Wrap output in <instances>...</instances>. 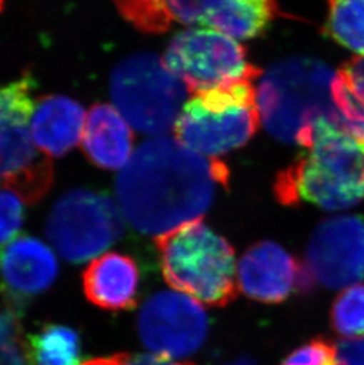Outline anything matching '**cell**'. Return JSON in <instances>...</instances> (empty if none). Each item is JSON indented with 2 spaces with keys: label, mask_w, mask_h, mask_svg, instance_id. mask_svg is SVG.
Wrapping results in <instances>:
<instances>
[{
  "label": "cell",
  "mask_w": 364,
  "mask_h": 365,
  "mask_svg": "<svg viewBox=\"0 0 364 365\" xmlns=\"http://www.w3.org/2000/svg\"><path fill=\"white\" fill-rule=\"evenodd\" d=\"M228 169L216 158L193 152L178 138L142 143L117 178V200L129 224L145 235H166L201 220Z\"/></svg>",
  "instance_id": "obj_1"
},
{
  "label": "cell",
  "mask_w": 364,
  "mask_h": 365,
  "mask_svg": "<svg viewBox=\"0 0 364 365\" xmlns=\"http://www.w3.org/2000/svg\"><path fill=\"white\" fill-rule=\"evenodd\" d=\"M305 152L279 173L275 197L285 206L310 203L347 210L364 199V152L358 142L325 118L313 124Z\"/></svg>",
  "instance_id": "obj_2"
},
{
  "label": "cell",
  "mask_w": 364,
  "mask_h": 365,
  "mask_svg": "<svg viewBox=\"0 0 364 365\" xmlns=\"http://www.w3.org/2000/svg\"><path fill=\"white\" fill-rule=\"evenodd\" d=\"M337 73L318 59L295 57L271 66L261 77L257 104L266 130L279 141L305 148L313 124L320 118L340 127L342 116L333 101Z\"/></svg>",
  "instance_id": "obj_3"
},
{
  "label": "cell",
  "mask_w": 364,
  "mask_h": 365,
  "mask_svg": "<svg viewBox=\"0 0 364 365\" xmlns=\"http://www.w3.org/2000/svg\"><path fill=\"white\" fill-rule=\"evenodd\" d=\"M162 274L173 289L208 307H226L237 297L236 253L203 220L155 237Z\"/></svg>",
  "instance_id": "obj_4"
},
{
  "label": "cell",
  "mask_w": 364,
  "mask_h": 365,
  "mask_svg": "<svg viewBox=\"0 0 364 365\" xmlns=\"http://www.w3.org/2000/svg\"><path fill=\"white\" fill-rule=\"evenodd\" d=\"M256 78L246 77L193 93L174 125L176 138L207 158L244 145L261 120Z\"/></svg>",
  "instance_id": "obj_5"
},
{
  "label": "cell",
  "mask_w": 364,
  "mask_h": 365,
  "mask_svg": "<svg viewBox=\"0 0 364 365\" xmlns=\"http://www.w3.org/2000/svg\"><path fill=\"white\" fill-rule=\"evenodd\" d=\"M35 89L30 71L0 86V190H10L29 205L43 199L54 182L51 159L32 138Z\"/></svg>",
  "instance_id": "obj_6"
},
{
  "label": "cell",
  "mask_w": 364,
  "mask_h": 365,
  "mask_svg": "<svg viewBox=\"0 0 364 365\" xmlns=\"http://www.w3.org/2000/svg\"><path fill=\"white\" fill-rule=\"evenodd\" d=\"M189 90L153 53L123 59L110 77L115 107L131 127L148 135H163L176 125Z\"/></svg>",
  "instance_id": "obj_7"
},
{
  "label": "cell",
  "mask_w": 364,
  "mask_h": 365,
  "mask_svg": "<svg viewBox=\"0 0 364 365\" xmlns=\"http://www.w3.org/2000/svg\"><path fill=\"white\" fill-rule=\"evenodd\" d=\"M123 226L109 197L81 188L63 194L54 205L45 233L66 262L82 264L115 244Z\"/></svg>",
  "instance_id": "obj_8"
},
{
  "label": "cell",
  "mask_w": 364,
  "mask_h": 365,
  "mask_svg": "<svg viewBox=\"0 0 364 365\" xmlns=\"http://www.w3.org/2000/svg\"><path fill=\"white\" fill-rule=\"evenodd\" d=\"M163 61L191 93L261 73L248 62L246 50L237 41L205 29L180 32L171 41Z\"/></svg>",
  "instance_id": "obj_9"
},
{
  "label": "cell",
  "mask_w": 364,
  "mask_h": 365,
  "mask_svg": "<svg viewBox=\"0 0 364 365\" xmlns=\"http://www.w3.org/2000/svg\"><path fill=\"white\" fill-rule=\"evenodd\" d=\"M138 331L143 345L156 355L180 359L201 348L208 334V318L198 300L162 291L143 304Z\"/></svg>",
  "instance_id": "obj_10"
},
{
  "label": "cell",
  "mask_w": 364,
  "mask_h": 365,
  "mask_svg": "<svg viewBox=\"0 0 364 365\" xmlns=\"http://www.w3.org/2000/svg\"><path fill=\"white\" fill-rule=\"evenodd\" d=\"M313 283L336 289L364 280V217L340 215L322 221L306 247Z\"/></svg>",
  "instance_id": "obj_11"
},
{
  "label": "cell",
  "mask_w": 364,
  "mask_h": 365,
  "mask_svg": "<svg viewBox=\"0 0 364 365\" xmlns=\"http://www.w3.org/2000/svg\"><path fill=\"white\" fill-rule=\"evenodd\" d=\"M238 278L245 296L264 304L283 303L292 293H309L316 286L304 264L268 240L252 245L245 252Z\"/></svg>",
  "instance_id": "obj_12"
},
{
  "label": "cell",
  "mask_w": 364,
  "mask_h": 365,
  "mask_svg": "<svg viewBox=\"0 0 364 365\" xmlns=\"http://www.w3.org/2000/svg\"><path fill=\"white\" fill-rule=\"evenodd\" d=\"M59 273L56 255L39 239L21 235L0 247V292L19 314L54 285Z\"/></svg>",
  "instance_id": "obj_13"
},
{
  "label": "cell",
  "mask_w": 364,
  "mask_h": 365,
  "mask_svg": "<svg viewBox=\"0 0 364 365\" xmlns=\"http://www.w3.org/2000/svg\"><path fill=\"white\" fill-rule=\"evenodd\" d=\"M82 279L86 298L102 310L128 311L138 304L140 273L129 255L117 252L101 255L84 269Z\"/></svg>",
  "instance_id": "obj_14"
},
{
  "label": "cell",
  "mask_w": 364,
  "mask_h": 365,
  "mask_svg": "<svg viewBox=\"0 0 364 365\" xmlns=\"http://www.w3.org/2000/svg\"><path fill=\"white\" fill-rule=\"evenodd\" d=\"M86 118L82 106L69 97H39L31 118L37 148L50 159L66 155L82 142Z\"/></svg>",
  "instance_id": "obj_15"
},
{
  "label": "cell",
  "mask_w": 364,
  "mask_h": 365,
  "mask_svg": "<svg viewBox=\"0 0 364 365\" xmlns=\"http://www.w3.org/2000/svg\"><path fill=\"white\" fill-rule=\"evenodd\" d=\"M133 133L127 120L110 104H95L86 115L83 152L102 169L124 168L133 156Z\"/></svg>",
  "instance_id": "obj_16"
},
{
  "label": "cell",
  "mask_w": 364,
  "mask_h": 365,
  "mask_svg": "<svg viewBox=\"0 0 364 365\" xmlns=\"http://www.w3.org/2000/svg\"><path fill=\"white\" fill-rule=\"evenodd\" d=\"M228 0H113L117 10L140 31L161 34L173 21L206 24Z\"/></svg>",
  "instance_id": "obj_17"
},
{
  "label": "cell",
  "mask_w": 364,
  "mask_h": 365,
  "mask_svg": "<svg viewBox=\"0 0 364 365\" xmlns=\"http://www.w3.org/2000/svg\"><path fill=\"white\" fill-rule=\"evenodd\" d=\"M278 14L275 0H228L205 26L236 38L257 37Z\"/></svg>",
  "instance_id": "obj_18"
},
{
  "label": "cell",
  "mask_w": 364,
  "mask_h": 365,
  "mask_svg": "<svg viewBox=\"0 0 364 365\" xmlns=\"http://www.w3.org/2000/svg\"><path fill=\"white\" fill-rule=\"evenodd\" d=\"M31 365H79L81 337L73 327L49 323L26 339Z\"/></svg>",
  "instance_id": "obj_19"
},
{
  "label": "cell",
  "mask_w": 364,
  "mask_h": 365,
  "mask_svg": "<svg viewBox=\"0 0 364 365\" xmlns=\"http://www.w3.org/2000/svg\"><path fill=\"white\" fill-rule=\"evenodd\" d=\"M324 35L364 56V0H327Z\"/></svg>",
  "instance_id": "obj_20"
},
{
  "label": "cell",
  "mask_w": 364,
  "mask_h": 365,
  "mask_svg": "<svg viewBox=\"0 0 364 365\" xmlns=\"http://www.w3.org/2000/svg\"><path fill=\"white\" fill-rule=\"evenodd\" d=\"M333 331L347 339L364 337V284H355L336 297L330 311Z\"/></svg>",
  "instance_id": "obj_21"
},
{
  "label": "cell",
  "mask_w": 364,
  "mask_h": 365,
  "mask_svg": "<svg viewBox=\"0 0 364 365\" xmlns=\"http://www.w3.org/2000/svg\"><path fill=\"white\" fill-rule=\"evenodd\" d=\"M282 365H340L337 348L325 338H315L291 352Z\"/></svg>",
  "instance_id": "obj_22"
},
{
  "label": "cell",
  "mask_w": 364,
  "mask_h": 365,
  "mask_svg": "<svg viewBox=\"0 0 364 365\" xmlns=\"http://www.w3.org/2000/svg\"><path fill=\"white\" fill-rule=\"evenodd\" d=\"M24 222V206L10 190H0V244L10 242Z\"/></svg>",
  "instance_id": "obj_23"
},
{
  "label": "cell",
  "mask_w": 364,
  "mask_h": 365,
  "mask_svg": "<svg viewBox=\"0 0 364 365\" xmlns=\"http://www.w3.org/2000/svg\"><path fill=\"white\" fill-rule=\"evenodd\" d=\"M19 316L11 309L0 310V359L26 348Z\"/></svg>",
  "instance_id": "obj_24"
},
{
  "label": "cell",
  "mask_w": 364,
  "mask_h": 365,
  "mask_svg": "<svg viewBox=\"0 0 364 365\" xmlns=\"http://www.w3.org/2000/svg\"><path fill=\"white\" fill-rule=\"evenodd\" d=\"M340 365H364V339H342L337 344Z\"/></svg>",
  "instance_id": "obj_25"
},
{
  "label": "cell",
  "mask_w": 364,
  "mask_h": 365,
  "mask_svg": "<svg viewBox=\"0 0 364 365\" xmlns=\"http://www.w3.org/2000/svg\"><path fill=\"white\" fill-rule=\"evenodd\" d=\"M123 365H196L194 363L173 362L172 359L166 356L156 355V354H138V355H128L123 354Z\"/></svg>",
  "instance_id": "obj_26"
},
{
  "label": "cell",
  "mask_w": 364,
  "mask_h": 365,
  "mask_svg": "<svg viewBox=\"0 0 364 365\" xmlns=\"http://www.w3.org/2000/svg\"><path fill=\"white\" fill-rule=\"evenodd\" d=\"M82 365H123V354L115 355L113 357H107V359H93Z\"/></svg>",
  "instance_id": "obj_27"
},
{
  "label": "cell",
  "mask_w": 364,
  "mask_h": 365,
  "mask_svg": "<svg viewBox=\"0 0 364 365\" xmlns=\"http://www.w3.org/2000/svg\"><path fill=\"white\" fill-rule=\"evenodd\" d=\"M227 365H259L255 362V361H252L250 359H239L237 361H234V362L230 363V364Z\"/></svg>",
  "instance_id": "obj_28"
},
{
  "label": "cell",
  "mask_w": 364,
  "mask_h": 365,
  "mask_svg": "<svg viewBox=\"0 0 364 365\" xmlns=\"http://www.w3.org/2000/svg\"><path fill=\"white\" fill-rule=\"evenodd\" d=\"M4 4H5V0H0V12L3 11Z\"/></svg>",
  "instance_id": "obj_29"
}]
</instances>
